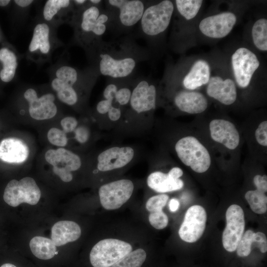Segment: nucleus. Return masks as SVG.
Segmentation results:
<instances>
[{
  "label": "nucleus",
  "mask_w": 267,
  "mask_h": 267,
  "mask_svg": "<svg viewBox=\"0 0 267 267\" xmlns=\"http://www.w3.org/2000/svg\"><path fill=\"white\" fill-rule=\"evenodd\" d=\"M146 53L129 39L102 42L89 55L96 61L101 75L113 79L127 78L133 74Z\"/></svg>",
  "instance_id": "1"
},
{
  "label": "nucleus",
  "mask_w": 267,
  "mask_h": 267,
  "mask_svg": "<svg viewBox=\"0 0 267 267\" xmlns=\"http://www.w3.org/2000/svg\"><path fill=\"white\" fill-rule=\"evenodd\" d=\"M71 25L74 29V41L89 55L102 42L111 14L100 5L90 4L77 8Z\"/></svg>",
  "instance_id": "2"
},
{
  "label": "nucleus",
  "mask_w": 267,
  "mask_h": 267,
  "mask_svg": "<svg viewBox=\"0 0 267 267\" xmlns=\"http://www.w3.org/2000/svg\"><path fill=\"white\" fill-rule=\"evenodd\" d=\"M56 27L44 21L35 26L27 51V57L37 63L49 59L53 50L61 44L56 36Z\"/></svg>",
  "instance_id": "3"
},
{
  "label": "nucleus",
  "mask_w": 267,
  "mask_h": 267,
  "mask_svg": "<svg viewBox=\"0 0 267 267\" xmlns=\"http://www.w3.org/2000/svg\"><path fill=\"white\" fill-rule=\"evenodd\" d=\"M175 150L181 161L194 172L202 173L211 165V157L206 148L195 137L185 136L178 140Z\"/></svg>",
  "instance_id": "4"
},
{
  "label": "nucleus",
  "mask_w": 267,
  "mask_h": 267,
  "mask_svg": "<svg viewBox=\"0 0 267 267\" xmlns=\"http://www.w3.org/2000/svg\"><path fill=\"white\" fill-rule=\"evenodd\" d=\"M174 11V3L169 0L146 6L140 21L142 32L150 37L163 33L170 23Z\"/></svg>",
  "instance_id": "5"
},
{
  "label": "nucleus",
  "mask_w": 267,
  "mask_h": 267,
  "mask_svg": "<svg viewBox=\"0 0 267 267\" xmlns=\"http://www.w3.org/2000/svg\"><path fill=\"white\" fill-rule=\"evenodd\" d=\"M132 251V245L122 240L107 238L92 247L89 260L93 267H111Z\"/></svg>",
  "instance_id": "6"
},
{
  "label": "nucleus",
  "mask_w": 267,
  "mask_h": 267,
  "mask_svg": "<svg viewBox=\"0 0 267 267\" xmlns=\"http://www.w3.org/2000/svg\"><path fill=\"white\" fill-rule=\"evenodd\" d=\"M41 196V190L35 180L26 177L20 180L12 179L9 181L4 189L3 199L8 205L15 207L23 203L36 205Z\"/></svg>",
  "instance_id": "7"
},
{
  "label": "nucleus",
  "mask_w": 267,
  "mask_h": 267,
  "mask_svg": "<svg viewBox=\"0 0 267 267\" xmlns=\"http://www.w3.org/2000/svg\"><path fill=\"white\" fill-rule=\"evenodd\" d=\"M134 185L129 179H120L102 185L98 193L102 206L108 210L121 207L131 197Z\"/></svg>",
  "instance_id": "8"
},
{
  "label": "nucleus",
  "mask_w": 267,
  "mask_h": 267,
  "mask_svg": "<svg viewBox=\"0 0 267 267\" xmlns=\"http://www.w3.org/2000/svg\"><path fill=\"white\" fill-rule=\"evenodd\" d=\"M226 225L223 231L222 242L224 248L232 252L236 250L245 229L244 213L236 204L230 205L225 214Z\"/></svg>",
  "instance_id": "9"
},
{
  "label": "nucleus",
  "mask_w": 267,
  "mask_h": 267,
  "mask_svg": "<svg viewBox=\"0 0 267 267\" xmlns=\"http://www.w3.org/2000/svg\"><path fill=\"white\" fill-rule=\"evenodd\" d=\"M231 63L237 84L240 87L246 88L260 66L257 56L249 49L240 47L232 54Z\"/></svg>",
  "instance_id": "10"
},
{
  "label": "nucleus",
  "mask_w": 267,
  "mask_h": 267,
  "mask_svg": "<svg viewBox=\"0 0 267 267\" xmlns=\"http://www.w3.org/2000/svg\"><path fill=\"white\" fill-rule=\"evenodd\" d=\"M207 214L204 208L198 205L189 207L178 230L180 238L185 242L193 243L203 235L206 227Z\"/></svg>",
  "instance_id": "11"
},
{
  "label": "nucleus",
  "mask_w": 267,
  "mask_h": 267,
  "mask_svg": "<svg viewBox=\"0 0 267 267\" xmlns=\"http://www.w3.org/2000/svg\"><path fill=\"white\" fill-rule=\"evenodd\" d=\"M24 98L28 103L30 116L37 120H44L54 117L57 112L54 103L55 97L50 92L39 96L36 90L32 88L26 89Z\"/></svg>",
  "instance_id": "12"
},
{
  "label": "nucleus",
  "mask_w": 267,
  "mask_h": 267,
  "mask_svg": "<svg viewBox=\"0 0 267 267\" xmlns=\"http://www.w3.org/2000/svg\"><path fill=\"white\" fill-rule=\"evenodd\" d=\"M76 9L73 0H46L42 10L43 21L55 27L63 23L71 25Z\"/></svg>",
  "instance_id": "13"
},
{
  "label": "nucleus",
  "mask_w": 267,
  "mask_h": 267,
  "mask_svg": "<svg viewBox=\"0 0 267 267\" xmlns=\"http://www.w3.org/2000/svg\"><path fill=\"white\" fill-rule=\"evenodd\" d=\"M237 21L236 15L225 12L210 16L202 19L199 28L205 36L215 39L226 36L232 30Z\"/></svg>",
  "instance_id": "14"
},
{
  "label": "nucleus",
  "mask_w": 267,
  "mask_h": 267,
  "mask_svg": "<svg viewBox=\"0 0 267 267\" xmlns=\"http://www.w3.org/2000/svg\"><path fill=\"white\" fill-rule=\"evenodd\" d=\"M108 6L117 9L120 24L127 27L134 26L140 21L145 3L140 0H109Z\"/></svg>",
  "instance_id": "15"
},
{
  "label": "nucleus",
  "mask_w": 267,
  "mask_h": 267,
  "mask_svg": "<svg viewBox=\"0 0 267 267\" xmlns=\"http://www.w3.org/2000/svg\"><path fill=\"white\" fill-rule=\"evenodd\" d=\"M156 89L146 79L139 81L132 91L130 105L138 113L154 109L156 106Z\"/></svg>",
  "instance_id": "16"
},
{
  "label": "nucleus",
  "mask_w": 267,
  "mask_h": 267,
  "mask_svg": "<svg viewBox=\"0 0 267 267\" xmlns=\"http://www.w3.org/2000/svg\"><path fill=\"white\" fill-rule=\"evenodd\" d=\"M134 150L130 147H113L99 154L97 169L106 172L120 168L127 165L133 159Z\"/></svg>",
  "instance_id": "17"
},
{
  "label": "nucleus",
  "mask_w": 267,
  "mask_h": 267,
  "mask_svg": "<svg viewBox=\"0 0 267 267\" xmlns=\"http://www.w3.org/2000/svg\"><path fill=\"white\" fill-rule=\"evenodd\" d=\"M45 159L53 166L52 171L55 175L60 172L71 173L81 166L79 156L63 148L48 150L45 153Z\"/></svg>",
  "instance_id": "18"
},
{
  "label": "nucleus",
  "mask_w": 267,
  "mask_h": 267,
  "mask_svg": "<svg viewBox=\"0 0 267 267\" xmlns=\"http://www.w3.org/2000/svg\"><path fill=\"white\" fill-rule=\"evenodd\" d=\"M212 138L229 149L238 145L240 136L236 127L231 122L223 119H214L209 124Z\"/></svg>",
  "instance_id": "19"
},
{
  "label": "nucleus",
  "mask_w": 267,
  "mask_h": 267,
  "mask_svg": "<svg viewBox=\"0 0 267 267\" xmlns=\"http://www.w3.org/2000/svg\"><path fill=\"white\" fill-rule=\"evenodd\" d=\"M206 91L209 96L227 105L233 103L237 97L234 82L230 79L223 80L219 76L210 78Z\"/></svg>",
  "instance_id": "20"
},
{
  "label": "nucleus",
  "mask_w": 267,
  "mask_h": 267,
  "mask_svg": "<svg viewBox=\"0 0 267 267\" xmlns=\"http://www.w3.org/2000/svg\"><path fill=\"white\" fill-rule=\"evenodd\" d=\"M29 155V149L22 140L8 137L0 142V160L8 163L20 164L24 162Z\"/></svg>",
  "instance_id": "21"
},
{
  "label": "nucleus",
  "mask_w": 267,
  "mask_h": 267,
  "mask_svg": "<svg viewBox=\"0 0 267 267\" xmlns=\"http://www.w3.org/2000/svg\"><path fill=\"white\" fill-rule=\"evenodd\" d=\"M174 103L181 111L190 114H198L207 108L206 98L202 93L195 91L182 90L177 93Z\"/></svg>",
  "instance_id": "22"
},
{
  "label": "nucleus",
  "mask_w": 267,
  "mask_h": 267,
  "mask_svg": "<svg viewBox=\"0 0 267 267\" xmlns=\"http://www.w3.org/2000/svg\"><path fill=\"white\" fill-rule=\"evenodd\" d=\"M81 235L78 224L73 221H61L52 226L51 239L56 246H60L76 241Z\"/></svg>",
  "instance_id": "23"
},
{
  "label": "nucleus",
  "mask_w": 267,
  "mask_h": 267,
  "mask_svg": "<svg viewBox=\"0 0 267 267\" xmlns=\"http://www.w3.org/2000/svg\"><path fill=\"white\" fill-rule=\"evenodd\" d=\"M210 78V68L205 60H198L192 65L185 76L182 84L188 89H194L208 83Z\"/></svg>",
  "instance_id": "24"
},
{
  "label": "nucleus",
  "mask_w": 267,
  "mask_h": 267,
  "mask_svg": "<svg viewBox=\"0 0 267 267\" xmlns=\"http://www.w3.org/2000/svg\"><path fill=\"white\" fill-rule=\"evenodd\" d=\"M253 245L258 248L262 253H266L267 251V239L265 234L262 232L255 233L251 230H247L243 233L237 247V255L240 257L249 256Z\"/></svg>",
  "instance_id": "25"
},
{
  "label": "nucleus",
  "mask_w": 267,
  "mask_h": 267,
  "mask_svg": "<svg viewBox=\"0 0 267 267\" xmlns=\"http://www.w3.org/2000/svg\"><path fill=\"white\" fill-rule=\"evenodd\" d=\"M147 183L150 188L159 193L178 190L183 186V182L181 179H173L168 174L161 172L150 174L147 178Z\"/></svg>",
  "instance_id": "26"
},
{
  "label": "nucleus",
  "mask_w": 267,
  "mask_h": 267,
  "mask_svg": "<svg viewBox=\"0 0 267 267\" xmlns=\"http://www.w3.org/2000/svg\"><path fill=\"white\" fill-rule=\"evenodd\" d=\"M0 62L2 68L0 71L1 81L8 83L14 78L18 67V58L16 54L7 47L0 49Z\"/></svg>",
  "instance_id": "27"
},
{
  "label": "nucleus",
  "mask_w": 267,
  "mask_h": 267,
  "mask_svg": "<svg viewBox=\"0 0 267 267\" xmlns=\"http://www.w3.org/2000/svg\"><path fill=\"white\" fill-rule=\"evenodd\" d=\"M29 246L33 254L41 260H49L57 254L56 246L51 239L43 237H34Z\"/></svg>",
  "instance_id": "28"
},
{
  "label": "nucleus",
  "mask_w": 267,
  "mask_h": 267,
  "mask_svg": "<svg viewBox=\"0 0 267 267\" xmlns=\"http://www.w3.org/2000/svg\"><path fill=\"white\" fill-rule=\"evenodd\" d=\"M50 78L51 87L56 93L58 99L68 105H75L78 101V94L75 88L64 84L55 77Z\"/></svg>",
  "instance_id": "29"
},
{
  "label": "nucleus",
  "mask_w": 267,
  "mask_h": 267,
  "mask_svg": "<svg viewBox=\"0 0 267 267\" xmlns=\"http://www.w3.org/2000/svg\"><path fill=\"white\" fill-rule=\"evenodd\" d=\"M245 198L252 210L255 213L263 214L267 211V197L266 192L256 189L248 191Z\"/></svg>",
  "instance_id": "30"
},
{
  "label": "nucleus",
  "mask_w": 267,
  "mask_h": 267,
  "mask_svg": "<svg viewBox=\"0 0 267 267\" xmlns=\"http://www.w3.org/2000/svg\"><path fill=\"white\" fill-rule=\"evenodd\" d=\"M252 36L256 47L262 51L267 50V20L261 18L256 21L252 29Z\"/></svg>",
  "instance_id": "31"
},
{
  "label": "nucleus",
  "mask_w": 267,
  "mask_h": 267,
  "mask_svg": "<svg viewBox=\"0 0 267 267\" xmlns=\"http://www.w3.org/2000/svg\"><path fill=\"white\" fill-rule=\"evenodd\" d=\"M201 0H176V6L178 12L185 19L189 20L194 18L201 7Z\"/></svg>",
  "instance_id": "32"
},
{
  "label": "nucleus",
  "mask_w": 267,
  "mask_h": 267,
  "mask_svg": "<svg viewBox=\"0 0 267 267\" xmlns=\"http://www.w3.org/2000/svg\"><path fill=\"white\" fill-rule=\"evenodd\" d=\"M146 258L145 251L137 249L127 254L111 267H140Z\"/></svg>",
  "instance_id": "33"
},
{
  "label": "nucleus",
  "mask_w": 267,
  "mask_h": 267,
  "mask_svg": "<svg viewBox=\"0 0 267 267\" xmlns=\"http://www.w3.org/2000/svg\"><path fill=\"white\" fill-rule=\"evenodd\" d=\"M169 199L165 194H161L150 197L146 202V208L149 212L162 211Z\"/></svg>",
  "instance_id": "34"
},
{
  "label": "nucleus",
  "mask_w": 267,
  "mask_h": 267,
  "mask_svg": "<svg viewBox=\"0 0 267 267\" xmlns=\"http://www.w3.org/2000/svg\"><path fill=\"white\" fill-rule=\"evenodd\" d=\"M49 142L58 146H65L68 141L65 133L58 128H52L49 130L47 134Z\"/></svg>",
  "instance_id": "35"
},
{
  "label": "nucleus",
  "mask_w": 267,
  "mask_h": 267,
  "mask_svg": "<svg viewBox=\"0 0 267 267\" xmlns=\"http://www.w3.org/2000/svg\"><path fill=\"white\" fill-rule=\"evenodd\" d=\"M148 219L150 224L157 229L165 228L168 223V218L163 210L150 213Z\"/></svg>",
  "instance_id": "36"
},
{
  "label": "nucleus",
  "mask_w": 267,
  "mask_h": 267,
  "mask_svg": "<svg viewBox=\"0 0 267 267\" xmlns=\"http://www.w3.org/2000/svg\"><path fill=\"white\" fill-rule=\"evenodd\" d=\"M255 137L260 145L267 146V121L261 122L255 132Z\"/></svg>",
  "instance_id": "37"
},
{
  "label": "nucleus",
  "mask_w": 267,
  "mask_h": 267,
  "mask_svg": "<svg viewBox=\"0 0 267 267\" xmlns=\"http://www.w3.org/2000/svg\"><path fill=\"white\" fill-rule=\"evenodd\" d=\"M132 91L128 88L118 89L114 99L121 105H127L130 101Z\"/></svg>",
  "instance_id": "38"
},
{
  "label": "nucleus",
  "mask_w": 267,
  "mask_h": 267,
  "mask_svg": "<svg viewBox=\"0 0 267 267\" xmlns=\"http://www.w3.org/2000/svg\"><path fill=\"white\" fill-rule=\"evenodd\" d=\"M63 131L65 133L74 131L78 125V121L73 117L68 116L63 118L60 122Z\"/></svg>",
  "instance_id": "39"
},
{
  "label": "nucleus",
  "mask_w": 267,
  "mask_h": 267,
  "mask_svg": "<svg viewBox=\"0 0 267 267\" xmlns=\"http://www.w3.org/2000/svg\"><path fill=\"white\" fill-rule=\"evenodd\" d=\"M75 138L77 141L84 143L87 141L90 135L89 130L85 126H80L75 130Z\"/></svg>",
  "instance_id": "40"
},
{
  "label": "nucleus",
  "mask_w": 267,
  "mask_h": 267,
  "mask_svg": "<svg viewBox=\"0 0 267 267\" xmlns=\"http://www.w3.org/2000/svg\"><path fill=\"white\" fill-rule=\"evenodd\" d=\"M118 89V87L116 84L114 83L108 84L105 88L103 93L105 99L113 102Z\"/></svg>",
  "instance_id": "41"
},
{
  "label": "nucleus",
  "mask_w": 267,
  "mask_h": 267,
  "mask_svg": "<svg viewBox=\"0 0 267 267\" xmlns=\"http://www.w3.org/2000/svg\"><path fill=\"white\" fill-rule=\"evenodd\" d=\"M253 182L257 189H260L265 192L267 191V177L264 175L261 176L257 175L255 176L253 179Z\"/></svg>",
  "instance_id": "42"
},
{
  "label": "nucleus",
  "mask_w": 267,
  "mask_h": 267,
  "mask_svg": "<svg viewBox=\"0 0 267 267\" xmlns=\"http://www.w3.org/2000/svg\"><path fill=\"white\" fill-rule=\"evenodd\" d=\"M113 102L107 99L100 101L96 105V110L100 114H104L109 111L112 105Z\"/></svg>",
  "instance_id": "43"
},
{
  "label": "nucleus",
  "mask_w": 267,
  "mask_h": 267,
  "mask_svg": "<svg viewBox=\"0 0 267 267\" xmlns=\"http://www.w3.org/2000/svg\"><path fill=\"white\" fill-rule=\"evenodd\" d=\"M108 115L111 121H117L121 117V111L120 108L112 106L108 112Z\"/></svg>",
  "instance_id": "44"
},
{
  "label": "nucleus",
  "mask_w": 267,
  "mask_h": 267,
  "mask_svg": "<svg viewBox=\"0 0 267 267\" xmlns=\"http://www.w3.org/2000/svg\"><path fill=\"white\" fill-rule=\"evenodd\" d=\"M168 175L172 178L177 179L182 176L183 171L178 167H174L169 172Z\"/></svg>",
  "instance_id": "45"
},
{
  "label": "nucleus",
  "mask_w": 267,
  "mask_h": 267,
  "mask_svg": "<svg viewBox=\"0 0 267 267\" xmlns=\"http://www.w3.org/2000/svg\"><path fill=\"white\" fill-rule=\"evenodd\" d=\"M179 206V202L178 200L176 198H172L170 200L169 203V207L170 210L172 212H175L177 211Z\"/></svg>",
  "instance_id": "46"
},
{
  "label": "nucleus",
  "mask_w": 267,
  "mask_h": 267,
  "mask_svg": "<svg viewBox=\"0 0 267 267\" xmlns=\"http://www.w3.org/2000/svg\"><path fill=\"white\" fill-rule=\"evenodd\" d=\"M33 0H14V2L19 7L26 8L34 2Z\"/></svg>",
  "instance_id": "47"
},
{
  "label": "nucleus",
  "mask_w": 267,
  "mask_h": 267,
  "mask_svg": "<svg viewBox=\"0 0 267 267\" xmlns=\"http://www.w3.org/2000/svg\"><path fill=\"white\" fill-rule=\"evenodd\" d=\"M89 0H73L74 5L77 8L81 7L87 4Z\"/></svg>",
  "instance_id": "48"
},
{
  "label": "nucleus",
  "mask_w": 267,
  "mask_h": 267,
  "mask_svg": "<svg viewBox=\"0 0 267 267\" xmlns=\"http://www.w3.org/2000/svg\"><path fill=\"white\" fill-rule=\"evenodd\" d=\"M89 2L92 5L99 6L100 4L102 3V1L101 0H89Z\"/></svg>",
  "instance_id": "49"
},
{
  "label": "nucleus",
  "mask_w": 267,
  "mask_h": 267,
  "mask_svg": "<svg viewBox=\"0 0 267 267\" xmlns=\"http://www.w3.org/2000/svg\"><path fill=\"white\" fill-rule=\"evenodd\" d=\"M10 1V0H0V6H5L7 5Z\"/></svg>",
  "instance_id": "50"
},
{
  "label": "nucleus",
  "mask_w": 267,
  "mask_h": 267,
  "mask_svg": "<svg viewBox=\"0 0 267 267\" xmlns=\"http://www.w3.org/2000/svg\"><path fill=\"white\" fill-rule=\"evenodd\" d=\"M0 267H16L13 264L6 263L0 266Z\"/></svg>",
  "instance_id": "51"
}]
</instances>
